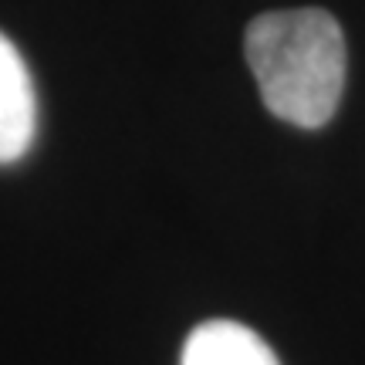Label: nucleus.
Segmentation results:
<instances>
[{"label": "nucleus", "mask_w": 365, "mask_h": 365, "mask_svg": "<svg viewBox=\"0 0 365 365\" xmlns=\"http://www.w3.org/2000/svg\"><path fill=\"white\" fill-rule=\"evenodd\" d=\"M264 105L298 129H322L345 91V38L318 7L254 17L244 38Z\"/></svg>", "instance_id": "nucleus-1"}, {"label": "nucleus", "mask_w": 365, "mask_h": 365, "mask_svg": "<svg viewBox=\"0 0 365 365\" xmlns=\"http://www.w3.org/2000/svg\"><path fill=\"white\" fill-rule=\"evenodd\" d=\"M38 102L21 51L0 34V163H17L34 143Z\"/></svg>", "instance_id": "nucleus-2"}, {"label": "nucleus", "mask_w": 365, "mask_h": 365, "mask_svg": "<svg viewBox=\"0 0 365 365\" xmlns=\"http://www.w3.org/2000/svg\"><path fill=\"white\" fill-rule=\"evenodd\" d=\"M182 365H281L271 345L240 322H203L182 345Z\"/></svg>", "instance_id": "nucleus-3"}]
</instances>
